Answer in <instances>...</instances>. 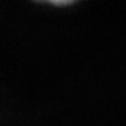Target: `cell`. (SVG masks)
<instances>
[{
  "mask_svg": "<svg viewBox=\"0 0 126 126\" xmlns=\"http://www.w3.org/2000/svg\"><path fill=\"white\" fill-rule=\"evenodd\" d=\"M41 3H49V4H55V5H64V4H71L76 0H37Z\"/></svg>",
  "mask_w": 126,
  "mask_h": 126,
  "instance_id": "1",
  "label": "cell"
}]
</instances>
